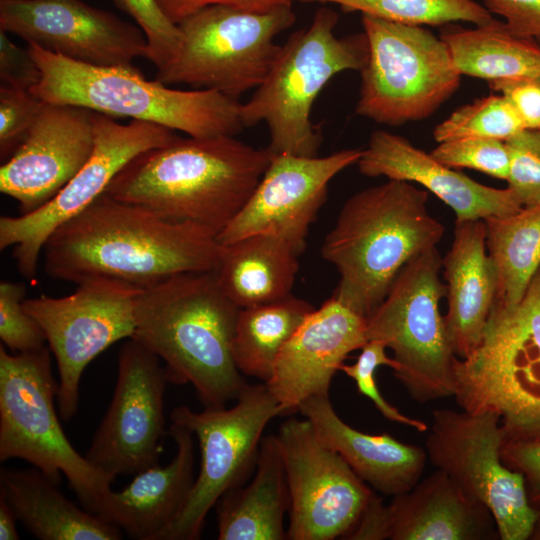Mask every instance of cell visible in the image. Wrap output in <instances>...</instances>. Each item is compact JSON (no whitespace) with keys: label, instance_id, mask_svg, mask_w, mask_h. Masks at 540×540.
Instances as JSON below:
<instances>
[{"label":"cell","instance_id":"d590c367","mask_svg":"<svg viewBox=\"0 0 540 540\" xmlns=\"http://www.w3.org/2000/svg\"><path fill=\"white\" fill-rule=\"evenodd\" d=\"M25 290L22 283H0V338L2 344L15 353L47 346L44 331L24 306Z\"/></svg>","mask_w":540,"mask_h":540},{"label":"cell","instance_id":"7402d4cb","mask_svg":"<svg viewBox=\"0 0 540 540\" xmlns=\"http://www.w3.org/2000/svg\"><path fill=\"white\" fill-rule=\"evenodd\" d=\"M367 341L366 319L333 296L314 309L284 345L265 382L281 416L299 411L313 396L329 395L344 360Z\"/></svg>","mask_w":540,"mask_h":540},{"label":"cell","instance_id":"7dc6e473","mask_svg":"<svg viewBox=\"0 0 540 540\" xmlns=\"http://www.w3.org/2000/svg\"><path fill=\"white\" fill-rule=\"evenodd\" d=\"M533 536L534 538L540 539V519L537 523Z\"/></svg>","mask_w":540,"mask_h":540},{"label":"cell","instance_id":"f1b7e54d","mask_svg":"<svg viewBox=\"0 0 540 540\" xmlns=\"http://www.w3.org/2000/svg\"><path fill=\"white\" fill-rule=\"evenodd\" d=\"M299 254L285 239L253 234L221 245L217 281L239 308L267 304L291 295Z\"/></svg>","mask_w":540,"mask_h":540},{"label":"cell","instance_id":"7a4b0ae2","mask_svg":"<svg viewBox=\"0 0 540 540\" xmlns=\"http://www.w3.org/2000/svg\"><path fill=\"white\" fill-rule=\"evenodd\" d=\"M270 160L267 149L234 136L178 137L135 156L105 194L218 235L248 201Z\"/></svg>","mask_w":540,"mask_h":540},{"label":"cell","instance_id":"d6a6232c","mask_svg":"<svg viewBox=\"0 0 540 540\" xmlns=\"http://www.w3.org/2000/svg\"><path fill=\"white\" fill-rule=\"evenodd\" d=\"M294 1V0H293ZM337 4L345 12H360L406 25L442 26L468 22L474 26L494 21L492 14L475 0H297Z\"/></svg>","mask_w":540,"mask_h":540},{"label":"cell","instance_id":"74e56055","mask_svg":"<svg viewBox=\"0 0 540 540\" xmlns=\"http://www.w3.org/2000/svg\"><path fill=\"white\" fill-rule=\"evenodd\" d=\"M508 188L522 207L540 205V129H524L505 141Z\"/></svg>","mask_w":540,"mask_h":540},{"label":"cell","instance_id":"bcb514c9","mask_svg":"<svg viewBox=\"0 0 540 540\" xmlns=\"http://www.w3.org/2000/svg\"><path fill=\"white\" fill-rule=\"evenodd\" d=\"M18 518L5 500L0 498V539L18 540L19 534L16 529Z\"/></svg>","mask_w":540,"mask_h":540},{"label":"cell","instance_id":"7c38bea8","mask_svg":"<svg viewBox=\"0 0 540 540\" xmlns=\"http://www.w3.org/2000/svg\"><path fill=\"white\" fill-rule=\"evenodd\" d=\"M231 408H205L195 412L178 406L170 413L196 436L200 469L178 517L159 540H197L210 509L228 490L243 485L255 471L262 433L281 416V409L267 385L246 386Z\"/></svg>","mask_w":540,"mask_h":540},{"label":"cell","instance_id":"ffe728a7","mask_svg":"<svg viewBox=\"0 0 540 540\" xmlns=\"http://www.w3.org/2000/svg\"><path fill=\"white\" fill-rule=\"evenodd\" d=\"M95 112L43 102L27 135L0 168V191L19 215L50 201L84 166L95 144Z\"/></svg>","mask_w":540,"mask_h":540},{"label":"cell","instance_id":"8992f818","mask_svg":"<svg viewBox=\"0 0 540 540\" xmlns=\"http://www.w3.org/2000/svg\"><path fill=\"white\" fill-rule=\"evenodd\" d=\"M338 14L321 7L309 26L280 46L264 81L240 107L244 127L264 122L269 130L267 151L314 157L322 142L311 110L323 87L337 74L361 71L368 58L363 33L337 37Z\"/></svg>","mask_w":540,"mask_h":540},{"label":"cell","instance_id":"4316f807","mask_svg":"<svg viewBox=\"0 0 540 540\" xmlns=\"http://www.w3.org/2000/svg\"><path fill=\"white\" fill-rule=\"evenodd\" d=\"M0 498L26 529L41 540H119L122 530L81 509L40 469L0 470Z\"/></svg>","mask_w":540,"mask_h":540},{"label":"cell","instance_id":"52a82bcc","mask_svg":"<svg viewBox=\"0 0 540 540\" xmlns=\"http://www.w3.org/2000/svg\"><path fill=\"white\" fill-rule=\"evenodd\" d=\"M454 382L458 405L498 415L506 441H540V268L517 303L493 306Z\"/></svg>","mask_w":540,"mask_h":540},{"label":"cell","instance_id":"b9f144b4","mask_svg":"<svg viewBox=\"0 0 540 540\" xmlns=\"http://www.w3.org/2000/svg\"><path fill=\"white\" fill-rule=\"evenodd\" d=\"M501 459L508 468L523 475L529 502L540 510V441H505Z\"/></svg>","mask_w":540,"mask_h":540},{"label":"cell","instance_id":"9c48e42d","mask_svg":"<svg viewBox=\"0 0 540 540\" xmlns=\"http://www.w3.org/2000/svg\"><path fill=\"white\" fill-rule=\"evenodd\" d=\"M441 270L437 247L422 252L400 270L384 300L366 319L367 339L392 350L394 376L419 403L453 396L455 389L458 357L440 312L446 295Z\"/></svg>","mask_w":540,"mask_h":540},{"label":"cell","instance_id":"30bf717a","mask_svg":"<svg viewBox=\"0 0 540 540\" xmlns=\"http://www.w3.org/2000/svg\"><path fill=\"white\" fill-rule=\"evenodd\" d=\"M295 22L292 3L266 11L206 7L177 24L181 42L155 80L184 83L238 99L267 76L280 46L274 40Z\"/></svg>","mask_w":540,"mask_h":540},{"label":"cell","instance_id":"ee69618b","mask_svg":"<svg viewBox=\"0 0 540 540\" xmlns=\"http://www.w3.org/2000/svg\"><path fill=\"white\" fill-rule=\"evenodd\" d=\"M492 14L504 18L506 29L524 39L540 37V0H482Z\"/></svg>","mask_w":540,"mask_h":540},{"label":"cell","instance_id":"8fae6325","mask_svg":"<svg viewBox=\"0 0 540 540\" xmlns=\"http://www.w3.org/2000/svg\"><path fill=\"white\" fill-rule=\"evenodd\" d=\"M361 22L368 58L360 71L359 116L401 126L430 117L456 93L462 75L441 37L367 14Z\"/></svg>","mask_w":540,"mask_h":540},{"label":"cell","instance_id":"4fadbf2b","mask_svg":"<svg viewBox=\"0 0 540 540\" xmlns=\"http://www.w3.org/2000/svg\"><path fill=\"white\" fill-rule=\"evenodd\" d=\"M505 441L495 413L437 409L426 452L436 469L490 510L500 539L526 540L534 534L540 510L529 502L523 475L503 463Z\"/></svg>","mask_w":540,"mask_h":540},{"label":"cell","instance_id":"7bdbcfd3","mask_svg":"<svg viewBox=\"0 0 540 540\" xmlns=\"http://www.w3.org/2000/svg\"><path fill=\"white\" fill-rule=\"evenodd\" d=\"M489 87L511 103L525 129H540V76L491 82Z\"/></svg>","mask_w":540,"mask_h":540},{"label":"cell","instance_id":"1f68e13d","mask_svg":"<svg viewBox=\"0 0 540 540\" xmlns=\"http://www.w3.org/2000/svg\"><path fill=\"white\" fill-rule=\"evenodd\" d=\"M314 310L292 294L284 299L240 308L233 338V356L239 371L267 382L282 348Z\"/></svg>","mask_w":540,"mask_h":540},{"label":"cell","instance_id":"f6af8a7d","mask_svg":"<svg viewBox=\"0 0 540 540\" xmlns=\"http://www.w3.org/2000/svg\"><path fill=\"white\" fill-rule=\"evenodd\" d=\"M162 12L179 24L196 12L215 5H225L250 11H266L293 0H156Z\"/></svg>","mask_w":540,"mask_h":540},{"label":"cell","instance_id":"5bb4252c","mask_svg":"<svg viewBox=\"0 0 540 540\" xmlns=\"http://www.w3.org/2000/svg\"><path fill=\"white\" fill-rule=\"evenodd\" d=\"M141 290L119 280L91 278L78 283L68 296L24 299L56 360V398L62 420L77 413L80 379L87 365L115 342L132 338Z\"/></svg>","mask_w":540,"mask_h":540},{"label":"cell","instance_id":"d6986e66","mask_svg":"<svg viewBox=\"0 0 540 540\" xmlns=\"http://www.w3.org/2000/svg\"><path fill=\"white\" fill-rule=\"evenodd\" d=\"M0 29L28 44L82 63L135 67L146 57L138 25L82 0H0Z\"/></svg>","mask_w":540,"mask_h":540},{"label":"cell","instance_id":"8d00e7d4","mask_svg":"<svg viewBox=\"0 0 540 540\" xmlns=\"http://www.w3.org/2000/svg\"><path fill=\"white\" fill-rule=\"evenodd\" d=\"M386 346L378 340H368L360 349L355 363L343 364L340 371L354 380L362 395L371 400L377 410L388 420L411 427L418 432H426L428 425L419 419L401 413L382 396L378 389L375 372L379 366L396 368V362L386 354Z\"/></svg>","mask_w":540,"mask_h":540},{"label":"cell","instance_id":"83f0119b","mask_svg":"<svg viewBox=\"0 0 540 540\" xmlns=\"http://www.w3.org/2000/svg\"><path fill=\"white\" fill-rule=\"evenodd\" d=\"M219 540H284L290 495L277 435L262 438L253 479L215 506Z\"/></svg>","mask_w":540,"mask_h":540},{"label":"cell","instance_id":"f546056e","mask_svg":"<svg viewBox=\"0 0 540 540\" xmlns=\"http://www.w3.org/2000/svg\"><path fill=\"white\" fill-rule=\"evenodd\" d=\"M448 25L440 37L461 75L488 83L540 76V45L535 39L512 35L496 19L470 29Z\"/></svg>","mask_w":540,"mask_h":540},{"label":"cell","instance_id":"4dcf8cb0","mask_svg":"<svg viewBox=\"0 0 540 540\" xmlns=\"http://www.w3.org/2000/svg\"><path fill=\"white\" fill-rule=\"evenodd\" d=\"M486 248L497 275L494 305L517 303L540 268V205L484 219Z\"/></svg>","mask_w":540,"mask_h":540},{"label":"cell","instance_id":"5b68a950","mask_svg":"<svg viewBox=\"0 0 540 540\" xmlns=\"http://www.w3.org/2000/svg\"><path fill=\"white\" fill-rule=\"evenodd\" d=\"M27 49L41 71L30 92L43 102L151 122L196 138L235 136L244 128L241 103L219 92L172 89L147 80L136 66L82 63L32 43Z\"/></svg>","mask_w":540,"mask_h":540},{"label":"cell","instance_id":"f35d334b","mask_svg":"<svg viewBox=\"0 0 540 540\" xmlns=\"http://www.w3.org/2000/svg\"><path fill=\"white\" fill-rule=\"evenodd\" d=\"M115 4L130 15L146 36V58L156 68L165 65L177 52L181 31L162 12L156 0H114Z\"/></svg>","mask_w":540,"mask_h":540},{"label":"cell","instance_id":"d4e9b609","mask_svg":"<svg viewBox=\"0 0 540 540\" xmlns=\"http://www.w3.org/2000/svg\"><path fill=\"white\" fill-rule=\"evenodd\" d=\"M446 331L454 354L468 356L479 344L494 306L495 267L486 248L484 220H456L453 241L442 258Z\"/></svg>","mask_w":540,"mask_h":540},{"label":"cell","instance_id":"9a60e30c","mask_svg":"<svg viewBox=\"0 0 540 540\" xmlns=\"http://www.w3.org/2000/svg\"><path fill=\"white\" fill-rule=\"evenodd\" d=\"M290 495L289 540L346 539L375 495L307 419L277 435Z\"/></svg>","mask_w":540,"mask_h":540},{"label":"cell","instance_id":"681fc988","mask_svg":"<svg viewBox=\"0 0 540 540\" xmlns=\"http://www.w3.org/2000/svg\"><path fill=\"white\" fill-rule=\"evenodd\" d=\"M10 1H32V0H10Z\"/></svg>","mask_w":540,"mask_h":540},{"label":"cell","instance_id":"2e32d148","mask_svg":"<svg viewBox=\"0 0 540 540\" xmlns=\"http://www.w3.org/2000/svg\"><path fill=\"white\" fill-rule=\"evenodd\" d=\"M94 131L90 158L50 201L28 214L0 217V249L13 247L18 271L29 280L35 278L40 253L56 228L105 193L113 178L135 156L179 137L159 124L139 120L120 124L96 112Z\"/></svg>","mask_w":540,"mask_h":540},{"label":"cell","instance_id":"3957f363","mask_svg":"<svg viewBox=\"0 0 540 540\" xmlns=\"http://www.w3.org/2000/svg\"><path fill=\"white\" fill-rule=\"evenodd\" d=\"M239 309L215 270L175 275L141 290L132 339L161 359L169 383L191 384L205 408L224 407L247 384L233 356Z\"/></svg>","mask_w":540,"mask_h":540},{"label":"cell","instance_id":"836d02e7","mask_svg":"<svg viewBox=\"0 0 540 540\" xmlns=\"http://www.w3.org/2000/svg\"><path fill=\"white\" fill-rule=\"evenodd\" d=\"M511 103L501 94H490L454 110L433 130L436 142L461 138H491L506 141L524 130Z\"/></svg>","mask_w":540,"mask_h":540},{"label":"cell","instance_id":"277c9868","mask_svg":"<svg viewBox=\"0 0 540 540\" xmlns=\"http://www.w3.org/2000/svg\"><path fill=\"white\" fill-rule=\"evenodd\" d=\"M428 197L411 182L388 179L347 199L321 248L339 273L334 298L367 319L400 270L437 247L444 226L429 213Z\"/></svg>","mask_w":540,"mask_h":540},{"label":"cell","instance_id":"ba28073f","mask_svg":"<svg viewBox=\"0 0 540 540\" xmlns=\"http://www.w3.org/2000/svg\"><path fill=\"white\" fill-rule=\"evenodd\" d=\"M49 346L10 354L0 345V460L19 458L60 484L63 474L82 506L99 516L113 480L79 454L55 408Z\"/></svg>","mask_w":540,"mask_h":540},{"label":"cell","instance_id":"c3c4849f","mask_svg":"<svg viewBox=\"0 0 540 540\" xmlns=\"http://www.w3.org/2000/svg\"><path fill=\"white\" fill-rule=\"evenodd\" d=\"M535 40H536L537 43L540 45V37L536 38Z\"/></svg>","mask_w":540,"mask_h":540},{"label":"cell","instance_id":"e575fe53","mask_svg":"<svg viewBox=\"0 0 540 540\" xmlns=\"http://www.w3.org/2000/svg\"><path fill=\"white\" fill-rule=\"evenodd\" d=\"M431 155L450 168H469L505 180L509 152L505 141L491 138H461L438 143Z\"/></svg>","mask_w":540,"mask_h":540},{"label":"cell","instance_id":"ac0fdd59","mask_svg":"<svg viewBox=\"0 0 540 540\" xmlns=\"http://www.w3.org/2000/svg\"><path fill=\"white\" fill-rule=\"evenodd\" d=\"M362 152L344 149L325 157L271 156L248 201L217 235L218 242L226 245L253 234H273L288 241L300 255L330 181L356 164Z\"/></svg>","mask_w":540,"mask_h":540},{"label":"cell","instance_id":"44dd1931","mask_svg":"<svg viewBox=\"0 0 540 540\" xmlns=\"http://www.w3.org/2000/svg\"><path fill=\"white\" fill-rule=\"evenodd\" d=\"M499 537L490 510L437 469L388 505L376 494L349 540H486Z\"/></svg>","mask_w":540,"mask_h":540},{"label":"cell","instance_id":"ab89813d","mask_svg":"<svg viewBox=\"0 0 540 540\" xmlns=\"http://www.w3.org/2000/svg\"><path fill=\"white\" fill-rule=\"evenodd\" d=\"M43 101L30 91L0 85V153L12 155L27 135Z\"/></svg>","mask_w":540,"mask_h":540},{"label":"cell","instance_id":"cb8c5ba5","mask_svg":"<svg viewBox=\"0 0 540 540\" xmlns=\"http://www.w3.org/2000/svg\"><path fill=\"white\" fill-rule=\"evenodd\" d=\"M167 434L176 444L172 460L137 473L120 491L105 497L99 517L130 538L159 540L183 509L195 482L193 433L171 423Z\"/></svg>","mask_w":540,"mask_h":540},{"label":"cell","instance_id":"60d3db41","mask_svg":"<svg viewBox=\"0 0 540 540\" xmlns=\"http://www.w3.org/2000/svg\"><path fill=\"white\" fill-rule=\"evenodd\" d=\"M41 79V71L29 53L14 44L7 32L0 29L1 85L30 91Z\"/></svg>","mask_w":540,"mask_h":540},{"label":"cell","instance_id":"e0dca14e","mask_svg":"<svg viewBox=\"0 0 540 540\" xmlns=\"http://www.w3.org/2000/svg\"><path fill=\"white\" fill-rule=\"evenodd\" d=\"M169 383L161 359L129 338L119 352L113 397L85 457L112 480L159 463Z\"/></svg>","mask_w":540,"mask_h":540},{"label":"cell","instance_id":"6da1fadb","mask_svg":"<svg viewBox=\"0 0 540 540\" xmlns=\"http://www.w3.org/2000/svg\"><path fill=\"white\" fill-rule=\"evenodd\" d=\"M220 251L209 228L105 193L56 228L43 248L51 278L77 284L108 278L142 289L175 275L214 271Z\"/></svg>","mask_w":540,"mask_h":540},{"label":"cell","instance_id":"484cf974","mask_svg":"<svg viewBox=\"0 0 540 540\" xmlns=\"http://www.w3.org/2000/svg\"><path fill=\"white\" fill-rule=\"evenodd\" d=\"M299 412L373 490L393 497L420 481L427 460V452L420 446L403 443L387 433L354 429L338 416L329 395L305 400Z\"/></svg>","mask_w":540,"mask_h":540},{"label":"cell","instance_id":"603a6c76","mask_svg":"<svg viewBox=\"0 0 540 540\" xmlns=\"http://www.w3.org/2000/svg\"><path fill=\"white\" fill-rule=\"evenodd\" d=\"M356 164L367 177L383 176L423 186L454 211L456 220H484L522 208L508 187L481 184L439 162L407 138L386 130L371 134Z\"/></svg>","mask_w":540,"mask_h":540}]
</instances>
